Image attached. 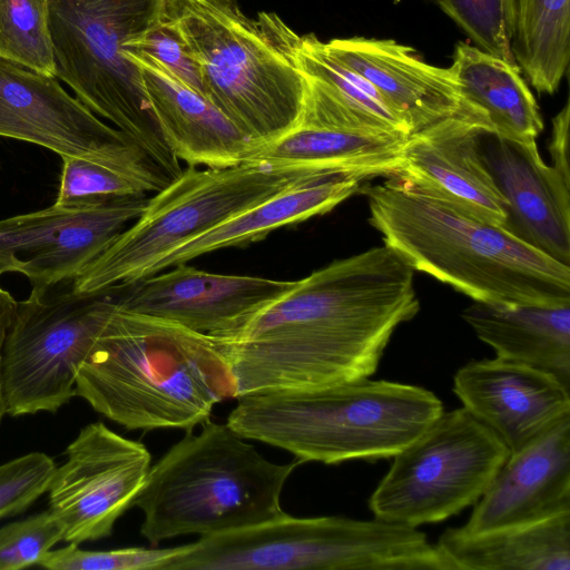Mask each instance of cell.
Returning <instances> with one entry per match:
<instances>
[{"mask_svg": "<svg viewBox=\"0 0 570 570\" xmlns=\"http://www.w3.org/2000/svg\"><path fill=\"white\" fill-rule=\"evenodd\" d=\"M361 180L316 176L301 180L271 198L222 222L165 254L147 276L198 256L263 239L269 233L331 212L358 191Z\"/></svg>", "mask_w": 570, "mask_h": 570, "instance_id": "obj_23", "label": "cell"}, {"mask_svg": "<svg viewBox=\"0 0 570 570\" xmlns=\"http://www.w3.org/2000/svg\"><path fill=\"white\" fill-rule=\"evenodd\" d=\"M370 224L414 272L473 301L570 304V265L396 178L366 187Z\"/></svg>", "mask_w": 570, "mask_h": 570, "instance_id": "obj_3", "label": "cell"}, {"mask_svg": "<svg viewBox=\"0 0 570 570\" xmlns=\"http://www.w3.org/2000/svg\"><path fill=\"white\" fill-rule=\"evenodd\" d=\"M490 130L451 117L409 134L394 176L459 210L502 226L508 202L487 167L480 138Z\"/></svg>", "mask_w": 570, "mask_h": 570, "instance_id": "obj_18", "label": "cell"}, {"mask_svg": "<svg viewBox=\"0 0 570 570\" xmlns=\"http://www.w3.org/2000/svg\"><path fill=\"white\" fill-rule=\"evenodd\" d=\"M451 18L482 51L510 65L515 26V0H428ZM518 66V65H517Z\"/></svg>", "mask_w": 570, "mask_h": 570, "instance_id": "obj_31", "label": "cell"}, {"mask_svg": "<svg viewBox=\"0 0 570 570\" xmlns=\"http://www.w3.org/2000/svg\"><path fill=\"white\" fill-rule=\"evenodd\" d=\"M435 546L449 570H570V512L479 533L449 528Z\"/></svg>", "mask_w": 570, "mask_h": 570, "instance_id": "obj_25", "label": "cell"}, {"mask_svg": "<svg viewBox=\"0 0 570 570\" xmlns=\"http://www.w3.org/2000/svg\"><path fill=\"white\" fill-rule=\"evenodd\" d=\"M569 117L570 104L567 100L563 108L552 119V135L549 144V151L553 161L552 166L568 181H570Z\"/></svg>", "mask_w": 570, "mask_h": 570, "instance_id": "obj_36", "label": "cell"}, {"mask_svg": "<svg viewBox=\"0 0 570 570\" xmlns=\"http://www.w3.org/2000/svg\"><path fill=\"white\" fill-rule=\"evenodd\" d=\"M116 307L114 287L91 294L31 289L18 302L2 351L6 414L53 413L68 403L78 371Z\"/></svg>", "mask_w": 570, "mask_h": 570, "instance_id": "obj_11", "label": "cell"}, {"mask_svg": "<svg viewBox=\"0 0 570 570\" xmlns=\"http://www.w3.org/2000/svg\"><path fill=\"white\" fill-rule=\"evenodd\" d=\"M186 431L154 465L132 507L151 546L179 535L200 538L278 519L283 488L299 464L265 459L227 423L208 419Z\"/></svg>", "mask_w": 570, "mask_h": 570, "instance_id": "obj_6", "label": "cell"}, {"mask_svg": "<svg viewBox=\"0 0 570 570\" xmlns=\"http://www.w3.org/2000/svg\"><path fill=\"white\" fill-rule=\"evenodd\" d=\"M480 148L508 202L502 227L570 265V181L544 163L537 141L514 142L483 134Z\"/></svg>", "mask_w": 570, "mask_h": 570, "instance_id": "obj_20", "label": "cell"}, {"mask_svg": "<svg viewBox=\"0 0 570 570\" xmlns=\"http://www.w3.org/2000/svg\"><path fill=\"white\" fill-rule=\"evenodd\" d=\"M419 311L414 271L382 245L295 281L233 336L215 340L236 397L318 387L370 377L395 330Z\"/></svg>", "mask_w": 570, "mask_h": 570, "instance_id": "obj_1", "label": "cell"}, {"mask_svg": "<svg viewBox=\"0 0 570 570\" xmlns=\"http://www.w3.org/2000/svg\"><path fill=\"white\" fill-rule=\"evenodd\" d=\"M570 512V416L509 454L464 525L479 533Z\"/></svg>", "mask_w": 570, "mask_h": 570, "instance_id": "obj_21", "label": "cell"}, {"mask_svg": "<svg viewBox=\"0 0 570 570\" xmlns=\"http://www.w3.org/2000/svg\"><path fill=\"white\" fill-rule=\"evenodd\" d=\"M151 455L102 422L80 430L48 488L49 508L65 528L63 541L79 544L111 534L147 478Z\"/></svg>", "mask_w": 570, "mask_h": 570, "instance_id": "obj_15", "label": "cell"}, {"mask_svg": "<svg viewBox=\"0 0 570 570\" xmlns=\"http://www.w3.org/2000/svg\"><path fill=\"white\" fill-rule=\"evenodd\" d=\"M294 57L302 73L328 86L358 114L389 129L410 134L407 125L377 89L335 58L315 35L298 36Z\"/></svg>", "mask_w": 570, "mask_h": 570, "instance_id": "obj_28", "label": "cell"}, {"mask_svg": "<svg viewBox=\"0 0 570 570\" xmlns=\"http://www.w3.org/2000/svg\"><path fill=\"white\" fill-rule=\"evenodd\" d=\"M57 465L42 452L0 464V519L24 511L48 491Z\"/></svg>", "mask_w": 570, "mask_h": 570, "instance_id": "obj_34", "label": "cell"}, {"mask_svg": "<svg viewBox=\"0 0 570 570\" xmlns=\"http://www.w3.org/2000/svg\"><path fill=\"white\" fill-rule=\"evenodd\" d=\"M340 61L368 80L399 114L410 134L451 117L485 126V114L469 102L450 68L432 66L392 39L336 38L324 42Z\"/></svg>", "mask_w": 570, "mask_h": 570, "instance_id": "obj_19", "label": "cell"}, {"mask_svg": "<svg viewBox=\"0 0 570 570\" xmlns=\"http://www.w3.org/2000/svg\"><path fill=\"white\" fill-rule=\"evenodd\" d=\"M63 537V524L50 509L0 528V570L38 564Z\"/></svg>", "mask_w": 570, "mask_h": 570, "instance_id": "obj_33", "label": "cell"}, {"mask_svg": "<svg viewBox=\"0 0 570 570\" xmlns=\"http://www.w3.org/2000/svg\"><path fill=\"white\" fill-rule=\"evenodd\" d=\"M509 456L463 406L442 413L393 462L368 499L374 518L417 528L474 505Z\"/></svg>", "mask_w": 570, "mask_h": 570, "instance_id": "obj_10", "label": "cell"}, {"mask_svg": "<svg viewBox=\"0 0 570 570\" xmlns=\"http://www.w3.org/2000/svg\"><path fill=\"white\" fill-rule=\"evenodd\" d=\"M236 400L227 425L244 439L291 452L299 464L393 458L443 411L424 387L368 377Z\"/></svg>", "mask_w": 570, "mask_h": 570, "instance_id": "obj_4", "label": "cell"}, {"mask_svg": "<svg viewBox=\"0 0 570 570\" xmlns=\"http://www.w3.org/2000/svg\"><path fill=\"white\" fill-rule=\"evenodd\" d=\"M128 284L115 285L126 311L178 323L214 338H228L295 281L216 274L186 263Z\"/></svg>", "mask_w": 570, "mask_h": 570, "instance_id": "obj_16", "label": "cell"}, {"mask_svg": "<svg viewBox=\"0 0 570 570\" xmlns=\"http://www.w3.org/2000/svg\"><path fill=\"white\" fill-rule=\"evenodd\" d=\"M148 198L53 203L0 219V276L19 273L38 291L70 283L140 216Z\"/></svg>", "mask_w": 570, "mask_h": 570, "instance_id": "obj_14", "label": "cell"}, {"mask_svg": "<svg viewBox=\"0 0 570 570\" xmlns=\"http://www.w3.org/2000/svg\"><path fill=\"white\" fill-rule=\"evenodd\" d=\"M164 14L165 0H49L56 78L174 179L183 171L180 161L164 137L137 66L127 56L130 41Z\"/></svg>", "mask_w": 570, "mask_h": 570, "instance_id": "obj_7", "label": "cell"}, {"mask_svg": "<svg viewBox=\"0 0 570 570\" xmlns=\"http://www.w3.org/2000/svg\"><path fill=\"white\" fill-rule=\"evenodd\" d=\"M0 59L56 77L49 0H0Z\"/></svg>", "mask_w": 570, "mask_h": 570, "instance_id": "obj_29", "label": "cell"}, {"mask_svg": "<svg viewBox=\"0 0 570 570\" xmlns=\"http://www.w3.org/2000/svg\"><path fill=\"white\" fill-rule=\"evenodd\" d=\"M512 52L537 92L553 95L570 61V0H515Z\"/></svg>", "mask_w": 570, "mask_h": 570, "instance_id": "obj_27", "label": "cell"}, {"mask_svg": "<svg viewBox=\"0 0 570 570\" xmlns=\"http://www.w3.org/2000/svg\"><path fill=\"white\" fill-rule=\"evenodd\" d=\"M304 77L305 99L295 125L276 140L256 147L246 163L358 180L394 177L409 134L374 122L322 81Z\"/></svg>", "mask_w": 570, "mask_h": 570, "instance_id": "obj_13", "label": "cell"}, {"mask_svg": "<svg viewBox=\"0 0 570 570\" xmlns=\"http://www.w3.org/2000/svg\"><path fill=\"white\" fill-rule=\"evenodd\" d=\"M127 50L148 53L181 83L205 97L199 67L179 31L165 14L141 37L131 40Z\"/></svg>", "mask_w": 570, "mask_h": 570, "instance_id": "obj_35", "label": "cell"}, {"mask_svg": "<svg viewBox=\"0 0 570 570\" xmlns=\"http://www.w3.org/2000/svg\"><path fill=\"white\" fill-rule=\"evenodd\" d=\"M453 392L509 454L570 416V387L558 376L497 356L461 366L453 377Z\"/></svg>", "mask_w": 570, "mask_h": 570, "instance_id": "obj_17", "label": "cell"}, {"mask_svg": "<svg viewBox=\"0 0 570 570\" xmlns=\"http://www.w3.org/2000/svg\"><path fill=\"white\" fill-rule=\"evenodd\" d=\"M181 548L132 547L89 551L80 549L79 544L68 543L45 553L38 564L51 570H163Z\"/></svg>", "mask_w": 570, "mask_h": 570, "instance_id": "obj_32", "label": "cell"}, {"mask_svg": "<svg viewBox=\"0 0 570 570\" xmlns=\"http://www.w3.org/2000/svg\"><path fill=\"white\" fill-rule=\"evenodd\" d=\"M75 396L128 430L190 431L236 390L214 337L117 305L78 371Z\"/></svg>", "mask_w": 570, "mask_h": 570, "instance_id": "obj_2", "label": "cell"}, {"mask_svg": "<svg viewBox=\"0 0 570 570\" xmlns=\"http://www.w3.org/2000/svg\"><path fill=\"white\" fill-rule=\"evenodd\" d=\"M18 302L10 292L0 285V423L4 416V406L1 392V363L3 345L17 312Z\"/></svg>", "mask_w": 570, "mask_h": 570, "instance_id": "obj_37", "label": "cell"}, {"mask_svg": "<svg viewBox=\"0 0 570 570\" xmlns=\"http://www.w3.org/2000/svg\"><path fill=\"white\" fill-rule=\"evenodd\" d=\"M461 316L497 357L550 372L570 387V304L473 301Z\"/></svg>", "mask_w": 570, "mask_h": 570, "instance_id": "obj_24", "label": "cell"}, {"mask_svg": "<svg viewBox=\"0 0 570 570\" xmlns=\"http://www.w3.org/2000/svg\"><path fill=\"white\" fill-rule=\"evenodd\" d=\"M449 68L464 98L488 117L492 135L514 142L537 141L544 124L519 66L458 42Z\"/></svg>", "mask_w": 570, "mask_h": 570, "instance_id": "obj_26", "label": "cell"}, {"mask_svg": "<svg viewBox=\"0 0 570 570\" xmlns=\"http://www.w3.org/2000/svg\"><path fill=\"white\" fill-rule=\"evenodd\" d=\"M0 137L130 174L170 181L125 132L100 119L56 77L0 59Z\"/></svg>", "mask_w": 570, "mask_h": 570, "instance_id": "obj_12", "label": "cell"}, {"mask_svg": "<svg viewBox=\"0 0 570 570\" xmlns=\"http://www.w3.org/2000/svg\"><path fill=\"white\" fill-rule=\"evenodd\" d=\"M449 570L417 528L377 518H296L199 538L163 570Z\"/></svg>", "mask_w": 570, "mask_h": 570, "instance_id": "obj_8", "label": "cell"}, {"mask_svg": "<svg viewBox=\"0 0 570 570\" xmlns=\"http://www.w3.org/2000/svg\"><path fill=\"white\" fill-rule=\"evenodd\" d=\"M253 163L225 168L187 166L155 193L118 238L77 277L70 289L91 294L146 277L165 254L222 222L309 177Z\"/></svg>", "mask_w": 570, "mask_h": 570, "instance_id": "obj_9", "label": "cell"}, {"mask_svg": "<svg viewBox=\"0 0 570 570\" xmlns=\"http://www.w3.org/2000/svg\"><path fill=\"white\" fill-rule=\"evenodd\" d=\"M55 204H71L155 194L168 183L122 171L91 160L63 156Z\"/></svg>", "mask_w": 570, "mask_h": 570, "instance_id": "obj_30", "label": "cell"}, {"mask_svg": "<svg viewBox=\"0 0 570 570\" xmlns=\"http://www.w3.org/2000/svg\"><path fill=\"white\" fill-rule=\"evenodd\" d=\"M164 137L187 166L225 168L247 161L256 146L207 98L148 53L127 50Z\"/></svg>", "mask_w": 570, "mask_h": 570, "instance_id": "obj_22", "label": "cell"}, {"mask_svg": "<svg viewBox=\"0 0 570 570\" xmlns=\"http://www.w3.org/2000/svg\"><path fill=\"white\" fill-rule=\"evenodd\" d=\"M165 18L197 62L205 97L256 147L295 125L306 91L298 35L276 13L253 19L236 0H165Z\"/></svg>", "mask_w": 570, "mask_h": 570, "instance_id": "obj_5", "label": "cell"}]
</instances>
